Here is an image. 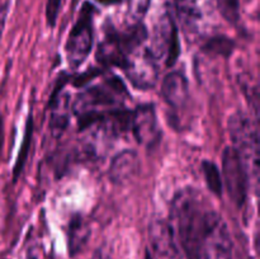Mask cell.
<instances>
[{"instance_id":"1","label":"cell","mask_w":260,"mask_h":259,"mask_svg":"<svg viewBox=\"0 0 260 259\" xmlns=\"http://www.w3.org/2000/svg\"><path fill=\"white\" fill-rule=\"evenodd\" d=\"M170 220L188 259H233V240L225 220L198 190L188 188L175 196Z\"/></svg>"},{"instance_id":"2","label":"cell","mask_w":260,"mask_h":259,"mask_svg":"<svg viewBox=\"0 0 260 259\" xmlns=\"http://www.w3.org/2000/svg\"><path fill=\"white\" fill-rule=\"evenodd\" d=\"M229 134L234 149L240 156L249 180L258 184L259 179V136L256 126L250 117L243 112H236L229 119Z\"/></svg>"},{"instance_id":"3","label":"cell","mask_w":260,"mask_h":259,"mask_svg":"<svg viewBox=\"0 0 260 259\" xmlns=\"http://www.w3.org/2000/svg\"><path fill=\"white\" fill-rule=\"evenodd\" d=\"M175 8L188 36L203 37L212 32L218 12L216 0H175Z\"/></svg>"},{"instance_id":"4","label":"cell","mask_w":260,"mask_h":259,"mask_svg":"<svg viewBox=\"0 0 260 259\" xmlns=\"http://www.w3.org/2000/svg\"><path fill=\"white\" fill-rule=\"evenodd\" d=\"M95 9L90 3H84L79 17L70 30L65 51L69 65L79 68L90 53L93 46V17Z\"/></svg>"},{"instance_id":"5","label":"cell","mask_w":260,"mask_h":259,"mask_svg":"<svg viewBox=\"0 0 260 259\" xmlns=\"http://www.w3.org/2000/svg\"><path fill=\"white\" fill-rule=\"evenodd\" d=\"M149 51L157 63L164 62L167 68H172L177 62L180 55L179 37L177 24L170 13H165L157 22Z\"/></svg>"},{"instance_id":"6","label":"cell","mask_w":260,"mask_h":259,"mask_svg":"<svg viewBox=\"0 0 260 259\" xmlns=\"http://www.w3.org/2000/svg\"><path fill=\"white\" fill-rule=\"evenodd\" d=\"M222 183L231 201L238 207L245 203L249 188V175L240 156L234 147H226L222 154Z\"/></svg>"},{"instance_id":"7","label":"cell","mask_w":260,"mask_h":259,"mask_svg":"<svg viewBox=\"0 0 260 259\" xmlns=\"http://www.w3.org/2000/svg\"><path fill=\"white\" fill-rule=\"evenodd\" d=\"M128 80L139 89H150L156 84L159 63L149 48H137L127 56L122 68Z\"/></svg>"},{"instance_id":"8","label":"cell","mask_w":260,"mask_h":259,"mask_svg":"<svg viewBox=\"0 0 260 259\" xmlns=\"http://www.w3.org/2000/svg\"><path fill=\"white\" fill-rule=\"evenodd\" d=\"M129 130L139 144L147 149H152L160 141V126L157 122L156 112L151 104L137 107L131 113Z\"/></svg>"},{"instance_id":"9","label":"cell","mask_w":260,"mask_h":259,"mask_svg":"<svg viewBox=\"0 0 260 259\" xmlns=\"http://www.w3.org/2000/svg\"><path fill=\"white\" fill-rule=\"evenodd\" d=\"M126 58V53L122 50L121 42H119L118 30L111 23H108L104 27L103 40L98 46L96 61L103 66H116V68L122 69Z\"/></svg>"},{"instance_id":"10","label":"cell","mask_w":260,"mask_h":259,"mask_svg":"<svg viewBox=\"0 0 260 259\" xmlns=\"http://www.w3.org/2000/svg\"><path fill=\"white\" fill-rule=\"evenodd\" d=\"M161 94L165 102L172 108H183L189 99V86H188L187 78L178 71L168 74L162 81Z\"/></svg>"},{"instance_id":"11","label":"cell","mask_w":260,"mask_h":259,"mask_svg":"<svg viewBox=\"0 0 260 259\" xmlns=\"http://www.w3.org/2000/svg\"><path fill=\"white\" fill-rule=\"evenodd\" d=\"M139 172V156L134 150H123L113 157L109 167V179L114 184H126Z\"/></svg>"},{"instance_id":"12","label":"cell","mask_w":260,"mask_h":259,"mask_svg":"<svg viewBox=\"0 0 260 259\" xmlns=\"http://www.w3.org/2000/svg\"><path fill=\"white\" fill-rule=\"evenodd\" d=\"M90 230L89 225L81 215H75L69 222L68 228V246L71 256L76 255L84 249L88 243Z\"/></svg>"},{"instance_id":"13","label":"cell","mask_w":260,"mask_h":259,"mask_svg":"<svg viewBox=\"0 0 260 259\" xmlns=\"http://www.w3.org/2000/svg\"><path fill=\"white\" fill-rule=\"evenodd\" d=\"M32 134H33V119L32 117H28L27 124H25V132L24 137H23V142L20 145V150L18 152L17 161H15L14 168H13V180H17L18 177L20 175V173L23 172V168H24L25 161H27L28 154H29V147L30 142H32Z\"/></svg>"},{"instance_id":"14","label":"cell","mask_w":260,"mask_h":259,"mask_svg":"<svg viewBox=\"0 0 260 259\" xmlns=\"http://www.w3.org/2000/svg\"><path fill=\"white\" fill-rule=\"evenodd\" d=\"M202 170L203 174H205L206 183H207V187L213 195H216L217 197H220L222 195V177L220 174V170L216 167L215 163L210 161V160H206L202 163Z\"/></svg>"},{"instance_id":"15","label":"cell","mask_w":260,"mask_h":259,"mask_svg":"<svg viewBox=\"0 0 260 259\" xmlns=\"http://www.w3.org/2000/svg\"><path fill=\"white\" fill-rule=\"evenodd\" d=\"M205 51L207 52L216 53V55L229 56L234 50V42L228 37L217 36V37H210V40L206 42Z\"/></svg>"},{"instance_id":"16","label":"cell","mask_w":260,"mask_h":259,"mask_svg":"<svg viewBox=\"0 0 260 259\" xmlns=\"http://www.w3.org/2000/svg\"><path fill=\"white\" fill-rule=\"evenodd\" d=\"M217 10L228 22L236 23L239 20V0H216Z\"/></svg>"},{"instance_id":"17","label":"cell","mask_w":260,"mask_h":259,"mask_svg":"<svg viewBox=\"0 0 260 259\" xmlns=\"http://www.w3.org/2000/svg\"><path fill=\"white\" fill-rule=\"evenodd\" d=\"M149 5L150 0H129V15L135 20V23H139L142 19V17L146 14Z\"/></svg>"},{"instance_id":"18","label":"cell","mask_w":260,"mask_h":259,"mask_svg":"<svg viewBox=\"0 0 260 259\" xmlns=\"http://www.w3.org/2000/svg\"><path fill=\"white\" fill-rule=\"evenodd\" d=\"M62 2L63 0H47V4H46V20H47V24L51 28L55 27L56 22H57V17L61 7H62Z\"/></svg>"},{"instance_id":"19","label":"cell","mask_w":260,"mask_h":259,"mask_svg":"<svg viewBox=\"0 0 260 259\" xmlns=\"http://www.w3.org/2000/svg\"><path fill=\"white\" fill-rule=\"evenodd\" d=\"M101 74V70H89L86 73L81 74V75L76 76L75 80H74V85L75 86H83L84 84L88 83L89 80H91V78H94L95 75Z\"/></svg>"},{"instance_id":"20","label":"cell","mask_w":260,"mask_h":259,"mask_svg":"<svg viewBox=\"0 0 260 259\" xmlns=\"http://www.w3.org/2000/svg\"><path fill=\"white\" fill-rule=\"evenodd\" d=\"M7 12H8V3H7V4H3V7L0 8V37H2L3 28H4V24H5Z\"/></svg>"},{"instance_id":"21","label":"cell","mask_w":260,"mask_h":259,"mask_svg":"<svg viewBox=\"0 0 260 259\" xmlns=\"http://www.w3.org/2000/svg\"><path fill=\"white\" fill-rule=\"evenodd\" d=\"M99 3H102V4H106V5H112V4H117V3H119L121 0H98Z\"/></svg>"},{"instance_id":"22","label":"cell","mask_w":260,"mask_h":259,"mask_svg":"<svg viewBox=\"0 0 260 259\" xmlns=\"http://www.w3.org/2000/svg\"><path fill=\"white\" fill-rule=\"evenodd\" d=\"M2 144H3V121H2V116H0V149H2Z\"/></svg>"},{"instance_id":"23","label":"cell","mask_w":260,"mask_h":259,"mask_svg":"<svg viewBox=\"0 0 260 259\" xmlns=\"http://www.w3.org/2000/svg\"><path fill=\"white\" fill-rule=\"evenodd\" d=\"M91 259H102L101 253H95L93 256H91Z\"/></svg>"},{"instance_id":"24","label":"cell","mask_w":260,"mask_h":259,"mask_svg":"<svg viewBox=\"0 0 260 259\" xmlns=\"http://www.w3.org/2000/svg\"><path fill=\"white\" fill-rule=\"evenodd\" d=\"M145 259H152V256H151V254L149 253V250L146 251V255H145Z\"/></svg>"},{"instance_id":"25","label":"cell","mask_w":260,"mask_h":259,"mask_svg":"<svg viewBox=\"0 0 260 259\" xmlns=\"http://www.w3.org/2000/svg\"><path fill=\"white\" fill-rule=\"evenodd\" d=\"M27 259H37V258H36V256H33V255H30V256H28Z\"/></svg>"},{"instance_id":"26","label":"cell","mask_w":260,"mask_h":259,"mask_svg":"<svg viewBox=\"0 0 260 259\" xmlns=\"http://www.w3.org/2000/svg\"><path fill=\"white\" fill-rule=\"evenodd\" d=\"M170 259H178V256H177V258H170Z\"/></svg>"}]
</instances>
